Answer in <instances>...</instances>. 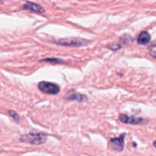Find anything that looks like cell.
<instances>
[{"label": "cell", "mask_w": 156, "mask_h": 156, "mask_svg": "<svg viewBox=\"0 0 156 156\" xmlns=\"http://www.w3.org/2000/svg\"><path fill=\"white\" fill-rule=\"evenodd\" d=\"M19 140L21 143L39 146L45 143L47 141V135L40 132H31L26 135L21 136Z\"/></svg>", "instance_id": "obj_1"}, {"label": "cell", "mask_w": 156, "mask_h": 156, "mask_svg": "<svg viewBox=\"0 0 156 156\" xmlns=\"http://www.w3.org/2000/svg\"><path fill=\"white\" fill-rule=\"evenodd\" d=\"M53 43H54L57 45L63 46V47H80L88 45L90 43V41L80 37H68L62 38Z\"/></svg>", "instance_id": "obj_2"}, {"label": "cell", "mask_w": 156, "mask_h": 156, "mask_svg": "<svg viewBox=\"0 0 156 156\" xmlns=\"http://www.w3.org/2000/svg\"><path fill=\"white\" fill-rule=\"evenodd\" d=\"M38 88L41 92L44 94L55 95L60 92V87L57 84L50 82H46V81L40 82L38 85Z\"/></svg>", "instance_id": "obj_3"}, {"label": "cell", "mask_w": 156, "mask_h": 156, "mask_svg": "<svg viewBox=\"0 0 156 156\" xmlns=\"http://www.w3.org/2000/svg\"><path fill=\"white\" fill-rule=\"evenodd\" d=\"M119 120L125 124L131 125H143L148 123V120H146L142 117H129L124 114H120L119 115Z\"/></svg>", "instance_id": "obj_4"}, {"label": "cell", "mask_w": 156, "mask_h": 156, "mask_svg": "<svg viewBox=\"0 0 156 156\" xmlns=\"http://www.w3.org/2000/svg\"><path fill=\"white\" fill-rule=\"evenodd\" d=\"M125 133H122L119 136L110 139L109 142V148L116 152H122L125 146Z\"/></svg>", "instance_id": "obj_5"}, {"label": "cell", "mask_w": 156, "mask_h": 156, "mask_svg": "<svg viewBox=\"0 0 156 156\" xmlns=\"http://www.w3.org/2000/svg\"><path fill=\"white\" fill-rule=\"evenodd\" d=\"M64 98L67 101H76L78 102H85L88 101L87 96L80 94V93L76 92L73 89H71L67 91Z\"/></svg>", "instance_id": "obj_6"}, {"label": "cell", "mask_w": 156, "mask_h": 156, "mask_svg": "<svg viewBox=\"0 0 156 156\" xmlns=\"http://www.w3.org/2000/svg\"><path fill=\"white\" fill-rule=\"evenodd\" d=\"M22 9L24 10L30 11V12H35V13H44L45 12L44 8L42 6L40 5L38 3L33 2L31 1H27L24 5H22Z\"/></svg>", "instance_id": "obj_7"}, {"label": "cell", "mask_w": 156, "mask_h": 156, "mask_svg": "<svg viewBox=\"0 0 156 156\" xmlns=\"http://www.w3.org/2000/svg\"><path fill=\"white\" fill-rule=\"evenodd\" d=\"M151 41V35L148 31H142L139 34L137 37V43L141 45H145Z\"/></svg>", "instance_id": "obj_8"}, {"label": "cell", "mask_w": 156, "mask_h": 156, "mask_svg": "<svg viewBox=\"0 0 156 156\" xmlns=\"http://www.w3.org/2000/svg\"><path fill=\"white\" fill-rule=\"evenodd\" d=\"M41 62H50V63L56 65V64L62 63L63 60L61 59H58V58H45V59H41Z\"/></svg>", "instance_id": "obj_9"}, {"label": "cell", "mask_w": 156, "mask_h": 156, "mask_svg": "<svg viewBox=\"0 0 156 156\" xmlns=\"http://www.w3.org/2000/svg\"><path fill=\"white\" fill-rule=\"evenodd\" d=\"M133 41H134V38H132L128 34H125L120 38V42L123 44H128L130 43H132Z\"/></svg>", "instance_id": "obj_10"}, {"label": "cell", "mask_w": 156, "mask_h": 156, "mask_svg": "<svg viewBox=\"0 0 156 156\" xmlns=\"http://www.w3.org/2000/svg\"><path fill=\"white\" fill-rule=\"evenodd\" d=\"M9 115H10V117H12V118L13 119L15 122H17V123H19L20 117H19V115L17 114V112H15V111H9Z\"/></svg>", "instance_id": "obj_11"}, {"label": "cell", "mask_w": 156, "mask_h": 156, "mask_svg": "<svg viewBox=\"0 0 156 156\" xmlns=\"http://www.w3.org/2000/svg\"><path fill=\"white\" fill-rule=\"evenodd\" d=\"M108 48L110 49L111 50H113V51H116V50H119L120 48H122V46L119 44H110V45H109Z\"/></svg>", "instance_id": "obj_12"}, {"label": "cell", "mask_w": 156, "mask_h": 156, "mask_svg": "<svg viewBox=\"0 0 156 156\" xmlns=\"http://www.w3.org/2000/svg\"><path fill=\"white\" fill-rule=\"evenodd\" d=\"M149 54L151 55L153 58L156 59V50H152V49H151V50H149Z\"/></svg>", "instance_id": "obj_13"}, {"label": "cell", "mask_w": 156, "mask_h": 156, "mask_svg": "<svg viewBox=\"0 0 156 156\" xmlns=\"http://www.w3.org/2000/svg\"><path fill=\"white\" fill-rule=\"evenodd\" d=\"M153 146H154V147H155V148H156V140H155V141H154V143H153Z\"/></svg>", "instance_id": "obj_14"}]
</instances>
